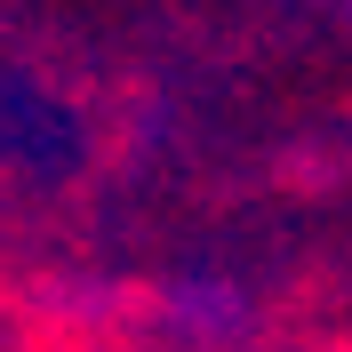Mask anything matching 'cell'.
I'll return each instance as SVG.
<instances>
[{
	"label": "cell",
	"mask_w": 352,
	"mask_h": 352,
	"mask_svg": "<svg viewBox=\"0 0 352 352\" xmlns=\"http://www.w3.org/2000/svg\"><path fill=\"white\" fill-rule=\"evenodd\" d=\"M153 312H160V329H168L176 344H192V352L248 344V329H256V296H248L241 280H224V272H176L153 296Z\"/></svg>",
	"instance_id": "6da1fadb"
}]
</instances>
